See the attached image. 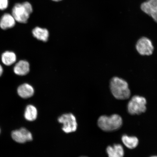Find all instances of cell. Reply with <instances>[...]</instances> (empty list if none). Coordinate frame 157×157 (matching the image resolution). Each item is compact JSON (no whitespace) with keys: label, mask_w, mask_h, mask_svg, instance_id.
Listing matches in <instances>:
<instances>
[{"label":"cell","mask_w":157,"mask_h":157,"mask_svg":"<svg viewBox=\"0 0 157 157\" xmlns=\"http://www.w3.org/2000/svg\"><path fill=\"white\" fill-rule=\"evenodd\" d=\"M17 93L20 97L23 99H27L34 95V90L30 84L25 83L17 88Z\"/></svg>","instance_id":"9c48e42d"},{"label":"cell","mask_w":157,"mask_h":157,"mask_svg":"<svg viewBox=\"0 0 157 157\" xmlns=\"http://www.w3.org/2000/svg\"><path fill=\"white\" fill-rule=\"evenodd\" d=\"M52 1L55 2H59L62 1V0H52Z\"/></svg>","instance_id":"d6986e66"},{"label":"cell","mask_w":157,"mask_h":157,"mask_svg":"<svg viewBox=\"0 0 157 157\" xmlns=\"http://www.w3.org/2000/svg\"><path fill=\"white\" fill-rule=\"evenodd\" d=\"M33 12L32 5L28 2L16 4L12 10V15L16 21L21 23L27 22Z\"/></svg>","instance_id":"3957f363"},{"label":"cell","mask_w":157,"mask_h":157,"mask_svg":"<svg viewBox=\"0 0 157 157\" xmlns=\"http://www.w3.org/2000/svg\"><path fill=\"white\" fill-rule=\"evenodd\" d=\"M123 124L122 118L115 114L110 116L102 115L98 120V125L100 129L105 132H112L120 128Z\"/></svg>","instance_id":"7a4b0ae2"},{"label":"cell","mask_w":157,"mask_h":157,"mask_svg":"<svg viewBox=\"0 0 157 157\" xmlns=\"http://www.w3.org/2000/svg\"><path fill=\"white\" fill-rule=\"evenodd\" d=\"M8 0H0V10H3L8 6Z\"/></svg>","instance_id":"e0dca14e"},{"label":"cell","mask_w":157,"mask_h":157,"mask_svg":"<svg viewBox=\"0 0 157 157\" xmlns=\"http://www.w3.org/2000/svg\"><path fill=\"white\" fill-rule=\"evenodd\" d=\"M140 8L157 23V0H146L141 4Z\"/></svg>","instance_id":"ba28073f"},{"label":"cell","mask_w":157,"mask_h":157,"mask_svg":"<svg viewBox=\"0 0 157 157\" xmlns=\"http://www.w3.org/2000/svg\"><path fill=\"white\" fill-rule=\"evenodd\" d=\"M136 48L139 53L143 56H151L154 50L152 41L146 37H142L137 40Z\"/></svg>","instance_id":"8992f818"},{"label":"cell","mask_w":157,"mask_h":157,"mask_svg":"<svg viewBox=\"0 0 157 157\" xmlns=\"http://www.w3.org/2000/svg\"><path fill=\"white\" fill-rule=\"evenodd\" d=\"M38 115V110L34 105H29L25 108L24 116L25 120L33 121L37 119Z\"/></svg>","instance_id":"4fadbf2b"},{"label":"cell","mask_w":157,"mask_h":157,"mask_svg":"<svg viewBox=\"0 0 157 157\" xmlns=\"http://www.w3.org/2000/svg\"><path fill=\"white\" fill-rule=\"evenodd\" d=\"M15 21L12 15L8 13H5L0 19V27L4 30L13 28L15 26Z\"/></svg>","instance_id":"8fae6325"},{"label":"cell","mask_w":157,"mask_h":157,"mask_svg":"<svg viewBox=\"0 0 157 157\" xmlns=\"http://www.w3.org/2000/svg\"><path fill=\"white\" fill-rule=\"evenodd\" d=\"M58 121L62 124V130L66 133L75 132L77 129L76 118L72 113L63 114L58 117Z\"/></svg>","instance_id":"5b68a950"},{"label":"cell","mask_w":157,"mask_h":157,"mask_svg":"<svg viewBox=\"0 0 157 157\" xmlns=\"http://www.w3.org/2000/svg\"><path fill=\"white\" fill-rule=\"evenodd\" d=\"M1 60L2 62L5 65L11 66L16 61V55L13 52L6 51L2 55Z\"/></svg>","instance_id":"5bb4252c"},{"label":"cell","mask_w":157,"mask_h":157,"mask_svg":"<svg viewBox=\"0 0 157 157\" xmlns=\"http://www.w3.org/2000/svg\"><path fill=\"white\" fill-rule=\"evenodd\" d=\"M88 157L83 156H81V157Z\"/></svg>","instance_id":"44dd1931"},{"label":"cell","mask_w":157,"mask_h":157,"mask_svg":"<svg viewBox=\"0 0 157 157\" xmlns=\"http://www.w3.org/2000/svg\"><path fill=\"white\" fill-rule=\"evenodd\" d=\"M121 140L127 148L133 149L136 148L139 143V139L135 136H130L126 135H123Z\"/></svg>","instance_id":"9a60e30c"},{"label":"cell","mask_w":157,"mask_h":157,"mask_svg":"<svg viewBox=\"0 0 157 157\" xmlns=\"http://www.w3.org/2000/svg\"><path fill=\"white\" fill-rule=\"evenodd\" d=\"M106 152L109 157H123L124 155L123 146L119 144L108 146Z\"/></svg>","instance_id":"7c38bea8"},{"label":"cell","mask_w":157,"mask_h":157,"mask_svg":"<svg viewBox=\"0 0 157 157\" xmlns=\"http://www.w3.org/2000/svg\"><path fill=\"white\" fill-rule=\"evenodd\" d=\"M13 72L17 75L24 76L29 71V64L28 62L21 60L15 64L13 69Z\"/></svg>","instance_id":"30bf717a"},{"label":"cell","mask_w":157,"mask_h":157,"mask_svg":"<svg viewBox=\"0 0 157 157\" xmlns=\"http://www.w3.org/2000/svg\"><path fill=\"white\" fill-rule=\"evenodd\" d=\"M150 157H157V156H151Z\"/></svg>","instance_id":"ffe728a7"},{"label":"cell","mask_w":157,"mask_h":157,"mask_svg":"<svg viewBox=\"0 0 157 157\" xmlns=\"http://www.w3.org/2000/svg\"><path fill=\"white\" fill-rule=\"evenodd\" d=\"M3 69L2 67L0 64V77L2 75L3 73Z\"/></svg>","instance_id":"ac0fdd59"},{"label":"cell","mask_w":157,"mask_h":157,"mask_svg":"<svg viewBox=\"0 0 157 157\" xmlns=\"http://www.w3.org/2000/svg\"><path fill=\"white\" fill-rule=\"evenodd\" d=\"M0 133H1V129H0Z\"/></svg>","instance_id":"7402d4cb"},{"label":"cell","mask_w":157,"mask_h":157,"mask_svg":"<svg viewBox=\"0 0 157 157\" xmlns=\"http://www.w3.org/2000/svg\"><path fill=\"white\" fill-rule=\"evenodd\" d=\"M32 33L33 36L39 40L46 42L48 40L49 32L46 29L36 27L33 29Z\"/></svg>","instance_id":"2e32d148"},{"label":"cell","mask_w":157,"mask_h":157,"mask_svg":"<svg viewBox=\"0 0 157 157\" xmlns=\"http://www.w3.org/2000/svg\"><path fill=\"white\" fill-rule=\"evenodd\" d=\"M146 99L144 97L133 96L128 104V111L131 115H140L146 111Z\"/></svg>","instance_id":"277c9868"},{"label":"cell","mask_w":157,"mask_h":157,"mask_svg":"<svg viewBox=\"0 0 157 157\" xmlns=\"http://www.w3.org/2000/svg\"><path fill=\"white\" fill-rule=\"evenodd\" d=\"M110 88L113 97L118 100H126L131 96L128 84L122 78L115 76L110 82Z\"/></svg>","instance_id":"6da1fadb"},{"label":"cell","mask_w":157,"mask_h":157,"mask_svg":"<svg viewBox=\"0 0 157 157\" xmlns=\"http://www.w3.org/2000/svg\"><path fill=\"white\" fill-rule=\"evenodd\" d=\"M12 138L15 142L23 144L33 140V136L30 131L25 128L13 131L11 133Z\"/></svg>","instance_id":"52a82bcc"}]
</instances>
